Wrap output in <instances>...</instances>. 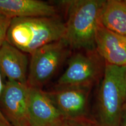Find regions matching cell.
I'll return each mask as SVG.
<instances>
[{
	"mask_svg": "<svg viewBox=\"0 0 126 126\" xmlns=\"http://www.w3.org/2000/svg\"><path fill=\"white\" fill-rule=\"evenodd\" d=\"M29 115L31 126H59L65 119L46 92L31 87Z\"/></svg>",
	"mask_w": 126,
	"mask_h": 126,
	"instance_id": "9",
	"label": "cell"
},
{
	"mask_svg": "<svg viewBox=\"0 0 126 126\" xmlns=\"http://www.w3.org/2000/svg\"><path fill=\"white\" fill-rule=\"evenodd\" d=\"M95 46L96 51L106 64L126 67V36L110 31L99 24Z\"/></svg>",
	"mask_w": 126,
	"mask_h": 126,
	"instance_id": "8",
	"label": "cell"
},
{
	"mask_svg": "<svg viewBox=\"0 0 126 126\" xmlns=\"http://www.w3.org/2000/svg\"><path fill=\"white\" fill-rule=\"evenodd\" d=\"M105 1L68 0L60 4L65 7L67 20L63 39L69 48L96 51L95 37Z\"/></svg>",
	"mask_w": 126,
	"mask_h": 126,
	"instance_id": "1",
	"label": "cell"
},
{
	"mask_svg": "<svg viewBox=\"0 0 126 126\" xmlns=\"http://www.w3.org/2000/svg\"><path fill=\"white\" fill-rule=\"evenodd\" d=\"M12 19L0 14V47L6 41Z\"/></svg>",
	"mask_w": 126,
	"mask_h": 126,
	"instance_id": "14",
	"label": "cell"
},
{
	"mask_svg": "<svg viewBox=\"0 0 126 126\" xmlns=\"http://www.w3.org/2000/svg\"><path fill=\"white\" fill-rule=\"evenodd\" d=\"M65 25L56 16L12 19L6 40L31 54L48 44L63 40Z\"/></svg>",
	"mask_w": 126,
	"mask_h": 126,
	"instance_id": "2",
	"label": "cell"
},
{
	"mask_svg": "<svg viewBox=\"0 0 126 126\" xmlns=\"http://www.w3.org/2000/svg\"><path fill=\"white\" fill-rule=\"evenodd\" d=\"M69 47L63 40L48 44L31 54L27 85L41 89L55 74L67 56Z\"/></svg>",
	"mask_w": 126,
	"mask_h": 126,
	"instance_id": "4",
	"label": "cell"
},
{
	"mask_svg": "<svg viewBox=\"0 0 126 126\" xmlns=\"http://www.w3.org/2000/svg\"><path fill=\"white\" fill-rule=\"evenodd\" d=\"M90 86H68L46 92L49 98L65 119L87 117L88 102Z\"/></svg>",
	"mask_w": 126,
	"mask_h": 126,
	"instance_id": "7",
	"label": "cell"
},
{
	"mask_svg": "<svg viewBox=\"0 0 126 126\" xmlns=\"http://www.w3.org/2000/svg\"><path fill=\"white\" fill-rule=\"evenodd\" d=\"M0 14L11 19L56 16V8L39 0H0Z\"/></svg>",
	"mask_w": 126,
	"mask_h": 126,
	"instance_id": "11",
	"label": "cell"
},
{
	"mask_svg": "<svg viewBox=\"0 0 126 126\" xmlns=\"http://www.w3.org/2000/svg\"><path fill=\"white\" fill-rule=\"evenodd\" d=\"M99 23L110 31L126 36V1H105Z\"/></svg>",
	"mask_w": 126,
	"mask_h": 126,
	"instance_id": "12",
	"label": "cell"
},
{
	"mask_svg": "<svg viewBox=\"0 0 126 126\" xmlns=\"http://www.w3.org/2000/svg\"><path fill=\"white\" fill-rule=\"evenodd\" d=\"M59 126H100L98 123L88 117L79 119H64Z\"/></svg>",
	"mask_w": 126,
	"mask_h": 126,
	"instance_id": "13",
	"label": "cell"
},
{
	"mask_svg": "<svg viewBox=\"0 0 126 126\" xmlns=\"http://www.w3.org/2000/svg\"><path fill=\"white\" fill-rule=\"evenodd\" d=\"M126 107V67L105 64L97 95L100 126H119Z\"/></svg>",
	"mask_w": 126,
	"mask_h": 126,
	"instance_id": "3",
	"label": "cell"
},
{
	"mask_svg": "<svg viewBox=\"0 0 126 126\" xmlns=\"http://www.w3.org/2000/svg\"><path fill=\"white\" fill-rule=\"evenodd\" d=\"M4 83H3L2 81V76L1 75V72H0V97H1V94H2V91L4 88ZM0 126H11L10 124L8 122L7 119L4 117L3 115L2 111H1V108H0Z\"/></svg>",
	"mask_w": 126,
	"mask_h": 126,
	"instance_id": "15",
	"label": "cell"
},
{
	"mask_svg": "<svg viewBox=\"0 0 126 126\" xmlns=\"http://www.w3.org/2000/svg\"><path fill=\"white\" fill-rule=\"evenodd\" d=\"M96 51L78 53L73 55L67 69L58 79L59 87L68 86H90L102 72V64Z\"/></svg>",
	"mask_w": 126,
	"mask_h": 126,
	"instance_id": "6",
	"label": "cell"
},
{
	"mask_svg": "<svg viewBox=\"0 0 126 126\" xmlns=\"http://www.w3.org/2000/svg\"><path fill=\"white\" fill-rule=\"evenodd\" d=\"M119 126H126V107L124 110L123 117Z\"/></svg>",
	"mask_w": 126,
	"mask_h": 126,
	"instance_id": "16",
	"label": "cell"
},
{
	"mask_svg": "<svg viewBox=\"0 0 126 126\" xmlns=\"http://www.w3.org/2000/svg\"><path fill=\"white\" fill-rule=\"evenodd\" d=\"M29 66L26 53L7 40L0 47V72L8 81L27 84Z\"/></svg>",
	"mask_w": 126,
	"mask_h": 126,
	"instance_id": "10",
	"label": "cell"
},
{
	"mask_svg": "<svg viewBox=\"0 0 126 126\" xmlns=\"http://www.w3.org/2000/svg\"><path fill=\"white\" fill-rule=\"evenodd\" d=\"M30 87L7 81L0 97V108L11 126H31L29 115Z\"/></svg>",
	"mask_w": 126,
	"mask_h": 126,
	"instance_id": "5",
	"label": "cell"
}]
</instances>
